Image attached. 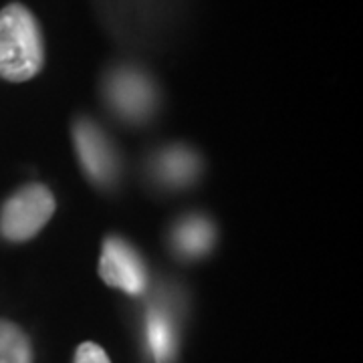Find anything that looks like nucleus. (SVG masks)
I'll list each match as a JSON object with an SVG mask.
<instances>
[{"label":"nucleus","mask_w":363,"mask_h":363,"mask_svg":"<svg viewBox=\"0 0 363 363\" xmlns=\"http://www.w3.org/2000/svg\"><path fill=\"white\" fill-rule=\"evenodd\" d=\"M45 63L37 18L23 4L0 11V77L13 83L33 79Z\"/></svg>","instance_id":"f257e3e1"},{"label":"nucleus","mask_w":363,"mask_h":363,"mask_svg":"<svg viewBox=\"0 0 363 363\" xmlns=\"http://www.w3.org/2000/svg\"><path fill=\"white\" fill-rule=\"evenodd\" d=\"M55 206V196L47 186H23L0 208V234L11 242L30 240L51 220Z\"/></svg>","instance_id":"f03ea898"},{"label":"nucleus","mask_w":363,"mask_h":363,"mask_svg":"<svg viewBox=\"0 0 363 363\" xmlns=\"http://www.w3.org/2000/svg\"><path fill=\"white\" fill-rule=\"evenodd\" d=\"M105 95L116 116L130 123H143L157 109L154 81L133 67L116 69L105 81Z\"/></svg>","instance_id":"7ed1b4c3"},{"label":"nucleus","mask_w":363,"mask_h":363,"mask_svg":"<svg viewBox=\"0 0 363 363\" xmlns=\"http://www.w3.org/2000/svg\"><path fill=\"white\" fill-rule=\"evenodd\" d=\"M73 140L83 172L95 184L111 186L119 176V156L107 133L91 119L81 117L73 128Z\"/></svg>","instance_id":"20e7f679"},{"label":"nucleus","mask_w":363,"mask_h":363,"mask_svg":"<svg viewBox=\"0 0 363 363\" xmlns=\"http://www.w3.org/2000/svg\"><path fill=\"white\" fill-rule=\"evenodd\" d=\"M99 274L105 283L128 295H142L147 286V267L142 255L119 236H109L101 248Z\"/></svg>","instance_id":"39448f33"},{"label":"nucleus","mask_w":363,"mask_h":363,"mask_svg":"<svg viewBox=\"0 0 363 363\" xmlns=\"http://www.w3.org/2000/svg\"><path fill=\"white\" fill-rule=\"evenodd\" d=\"M152 174L168 188L190 186L200 174V157L186 145H168L152 160Z\"/></svg>","instance_id":"423d86ee"},{"label":"nucleus","mask_w":363,"mask_h":363,"mask_svg":"<svg viewBox=\"0 0 363 363\" xmlns=\"http://www.w3.org/2000/svg\"><path fill=\"white\" fill-rule=\"evenodd\" d=\"M216 240V230L214 224L200 216V214H190L182 218L172 233V245L176 252L186 259H200L210 252Z\"/></svg>","instance_id":"0eeeda50"},{"label":"nucleus","mask_w":363,"mask_h":363,"mask_svg":"<svg viewBox=\"0 0 363 363\" xmlns=\"http://www.w3.org/2000/svg\"><path fill=\"white\" fill-rule=\"evenodd\" d=\"M145 335H147V345L156 363H169L174 359L176 347H178L176 327L164 309L160 307L150 309L145 317Z\"/></svg>","instance_id":"6e6552de"},{"label":"nucleus","mask_w":363,"mask_h":363,"mask_svg":"<svg viewBox=\"0 0 363 363\" xmlns=\"http://www.w3.org/2000/svg\"><path fill=\"white\" fill-rule=\"evenodd\" d=\"M0 363H35L30 339L9 319H0Z\"/></svg>","instance_id":"1a4fd4ad"},{"label":"nucleus","mask_w":363,"mask_h":363,"mask_svg":"<svg viewBox=\"0 0 363 363\" xmlns=\"http://www.w3.org/2000/svg\"><path fill=\"white\" fill-rule=\"evenodd\" d=\"M73 363H111L107 353L101 345L93 343V341H85L77 347L75 353V362Z\"/></svg>","instance_id":"9d476101"}]
</instances>
